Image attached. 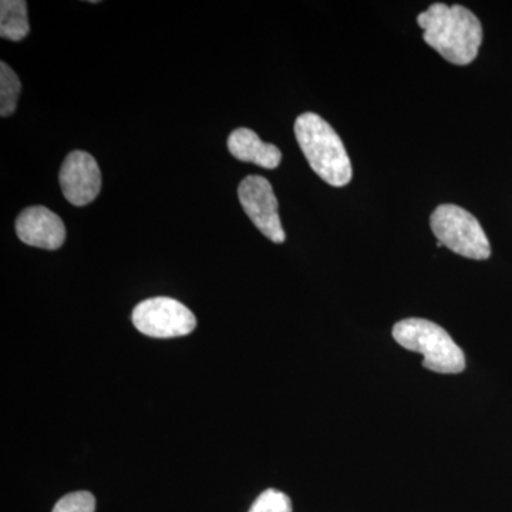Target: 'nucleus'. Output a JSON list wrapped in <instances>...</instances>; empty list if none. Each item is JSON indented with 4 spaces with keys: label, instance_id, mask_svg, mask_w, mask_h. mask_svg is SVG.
Here are the masks:
<instances>
[{
    "label": "nucleus",
    "instance_id": "nucleus-2",
    "mask_svg": "<svg viewBox=\"0 0 512 512\" xmlns=\"http://www.w3.org/2000/svg\"><path fill=\"white\" fill-rule=\"evenodd\" d=\"M295 137L316 174L332 187L352 181L348 151L328 121L315 113H303L295 121Z\"/></svg>",
    "mask_w": 512,
    "mask_h": 512
},
{
    "label": "nucleus",
    "instance_id": "nucleus-7",
    "mask_svg": "<svg viewBox=\"0 0 512 512\" xmlns=\"http://www.w3.org/2000/svg\"><path fill=\"white\" fill-rule=\"evenodd\" d=\"M60 187L66 200L76 207H84L96 200L101 190L99 164L89 153L73 151L60 170Z\"/></svg>",
    "mask_w": 512,
    "mask_h": 512
},
{
    "label": "nucleus",
    "instance_id": "nucleus-12",
    "mask_svg": "<svg viewBox=\"0 0 512 512\" xmlns=\"http://www.w3.org/2000/svg\"><path fill=\"white\" fill-rule=\"evenodd\" d=\"M249 512H292L291 498L281 491L269 488L256 498Z\"/></svg>",
    "mask_w": 512,
    "mask_h": 512
},
{
    "label": "nucleus",
    "instance_id": "nucleus-3",
    "mask_svg": "<svg viewBox=\"0 0 512 512\" xmlns=\"http://www.w3.org/2000/svg\"><path fill=\"white\" fill-rule=\"evenodd\" d=\"M393 338L410 352L423 355V366L441 375H457L466 369V356L453 338L427 319L400 320L393 326Z\"/></svg>",
    "mask_w": 512,
    "mask_h": 512
},
{
    "label": "nucleus",
    "instance_id": "nucleus-11",
    "mask_svg": "<svg viewBox=\"0 0 512 512\" xmlns=\"http://www.w3.org/2000/svg\"><path fill=\"white\" fill-rule=\"evenodd\" d=\"M20 89H22V84H20L18 74L13 72L8 64L2 62L0 64V116L3 119L15 113Z\"/></svg>",
    "mask_w": 512,
    "mask_h": 512
},
{
    "label": "nucleus",
    "instance_id": "nucleus-5",
    "mask_svg": "<svg viewBox=\"0 0 512 512\" xmlns=\"http://www.w3.org/2000/svg\"><path fill=\"white\" fill-rule=\"evenodd\" d=\"M131 319L143 335L157 339L190 335L197 326V319L187 306L165 296L138 303Z\"/></svg>",
    "mask_w": 512,
    "mask_h": 512
},
{
    "label": "nucleus",
    "instance_id": "nucleus-9",
    "mask_svg": "<svg viewBox=\"0 0 512 512\" xmlns=\"http://www.w3.org/2000/svg\"><path fill=\"white\" fill-rule=\"evenodd\" d=\"M229 153L237 160L252 163L266 170H275L282 161V153L274 144L264 143L255 131L237 128L228 138Z\"/></svg>",
    "mask_w": 512,
    "mask_h": 512
},
{
    "label": "nucleus",
    "instance_id": "nucleus-1",
    "mask_svg": "<svg viewBox=\"0 0 512 512\" xmlns=\"http://www.w3.org/2000/svg\"><path fill=\"white\" fill-rule=\"evenodd\" d=\"M423 39L447 62L467 66L478 56L483 26L471 10L461 5L434 3L417 16Z\"/></svg>",
    "mask_w": 512,
    "mask_h": 512
},
{
    "label": "nucleus",
    "instance_id": "nucleus-4",
    "mask_svg": "<svg viewBox=\"0 0 512 512\" xmlns=\"http://www.w3.org/2000/svg\"><path fill=\"white\" fill-rule=\"evenodd\" d=\"M430 225L439 244L456 254L476 261L490 258V241L483 227L464 208L454 204L440 205L431 214Z\"/></svg>",
    "mask_w": 512,
    "mask_h": 512
},
{
    "label": "nucleus",
    "instance_id": "nucleus-6",
    "mask_svg": "<svg viewBox=\"0 0 512 512\" xmlns=\"http://www.w3.org/2000/svg\"><path fill=\"white\" fill-rule=\"evenodd\" d=\"M238 198L245 214L266 238L275 244L285 242L274 188L261 175H249L238 187Z\"/></svg>",
    "mask_w": 512,
    "mask_h": 512
},
{
    "label": "nucleus",
    "instance_id": "nucleus-8",
    "mask_svg": "<svg viewBox=\"0 0 512 512\" xmlns=\"http://www.w3.org/2000/svg\"><path fill=\"white\" fill-rule=\"evenodd\" d=\"M16 234L29 247L56 251L66 241V227L59 215L49 208L30 207L16 220Z\"/></svg>",
    "mask_w": 512,
    "mask_h": 512
},
{
    "label": "nucleus",
    "instance_id": "nucleus-10",
    "mask_svg": "<svg viewBox=\"0 0 512 512\" xmlns=\"http://www.w3.org/2000/svg\"><path fill=\"white\" fill-rule=\"evenodd\" d=\"M28 3L25 0H2L0 3V36L20 42L29 35Z\"/></svg>",
    "mask_w": 512,
    "mask_h": 512
},
{
    "label": "nucleus",
    "instance_id": "nucleus-13",
    "mask_svg": "<svg viewBox=\"0 0 512 512\" xmlns=\"http://www.w3.org/2000/svg\"><path fill=\"white\" fill-rule=\"evenodd\" d=\"M96 498L89 491H76L60 498L52 512H94Z\"/></svg>",
    "mask_w": 512,
    "mask_h": 512
}]
</instances>
